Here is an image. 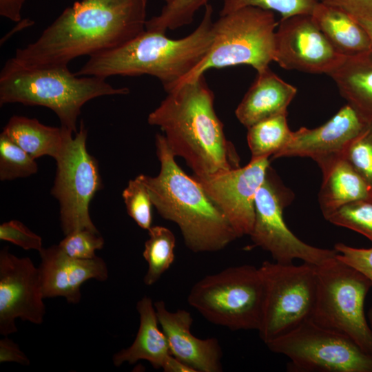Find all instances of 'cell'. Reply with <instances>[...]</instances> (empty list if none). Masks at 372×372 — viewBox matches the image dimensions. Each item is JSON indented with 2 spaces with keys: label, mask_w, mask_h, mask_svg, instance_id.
Here are the masks:
<instances>
[{
  "label": "cell",
  "mask_w": 372,
  "mask_h": 372,
  "mask_svg": "<svg viewBox=\"0 0 372 372\" xmlns=\"http://www.w3.org/2000/svg\"><path fill=\"white\" fill-rule=\"evenodd\" d=\"M269 158L207 177L192 176L222 212L237 238L249 236L255 218V198L264 181Z\"/></svg>",
  "instance_id": "14"
},
{
  "label": "cell",
  "mask_w": 372,
  "mask_h": 372,
  "mask_svg": "<svg viewBox=\"0 0 372 372\" xmlns=\"http://www.w3.org/2000/svg\"><path fill=\"white\" fill-rule=\"evenodd\" d=\"M278 24L273 12L254 6L220 15L214 22V41L207 54L176 87L212 68L238 65H250L257 72L267 68L274 59Z\"/></svg>",
  "instance_id": "6"
},
{
  "label": "cell",
  "mask_w": 372,
  "mask_h": 372,
  "mask_svg": "<svg viewBox=\"0 0 372 372\" xmlns=\"http://www.w3.org/2000/svg\"><path fill=\"white\" fill-rule=\"evenodd\" d=\"M157 318L168 342L170 353L196 372L223 371V351L216 338H198L192 334L193 318L185 309L169 311L163 300L154 302Z\"/></svg>",
  "instance_id": "18"
},
{
  "label": "cell",
  "mask_w": 372,
  "mask_h": 372,
  "mask_svg": "<svg viewBox=\"0 0 372 372\" xmlns=\"http://www.w3.org/2000/svg\"><path fill=\"white\" fill-rule=\"evenodd\" d=\"M0 239L13 243L25 250L39 252L43 248L42 238L17 220H11L0 225Z\"/></svg>",
  "instance_id": "34"
},
{
  "label": "cell",
  "mask_w": 372,
  "mask_h": 372,
  "mask_svg": "<svg viewBox=\"0 0 372 372\" xmlns=\"http://www.w3.org/2000/svg\"><path fill=\"white\" fill-rule=\"evenodd\" d=\"M147 122L160 127L174 156L183 158L194 175L207 177L240 167L204 75L168 92Z\"/></svg>",
  "instance_id": "2"
},
{
  "label": "cell",
  "mask_w": 372,
  "mask_h": 372,
  "mask_svg": "<svg viewBox=\"0 0 372 372\" xmlns=\"http://www.w3.org/2000/svg\"><path fill=\"white\" fill-rule=\"evenodd\" d=\"M265 289L260 327L267 344L310 320L317 293L316 266L265 261L259 267Z\"/></svg>",
  "instance_id": "9"
},
{
  "label": "cell",
  "mask_w": 372,
  "mask_h": 372,
  "mask_svg": "<svg viewBox=\"0 0 372 372\" xmlns=\"http://www.w3.org/2000/svg\"><path fill=\"white\" fill-rule=\"evenodd\" d=\"M344 57L330 43L312 14L293 15L278 22L273 61L282 68L329 75Z\"/></svg>",
  "instance_id": "13"
},
{
  "label": "cell",
  "mask_w": 372,
  "mask_h": 372,
  "mask_svg": "<svg viewBox=\"0 0 372 372\" xmlns=\"http://www.w3.org/2000/svg\"><path fill=\"white\" fill-rule=\"evenodd\" d=\"M334 249L338 258L360 271L372 282V247L356 248L339 242L335 245Z\"/></svg>",
  "instance_id": "35"
},
{
  "label": "cell",
  "mask_w": 372,
  "mask_h": 372,
  "mask_svg": "<svg viewBox=\"0 0 372 372\" xmlns=\"http://www.w3.org/2000/svg\"><path fill=\"white\" fill-rule=\"evenodd\" d=\"M311 14L322 32L342 56H350L372 50L366 31L348 14L318 3Z\"/></svg>",
  "instance_id": "23"
},
{
  "label": "cell",
  "mask_w": 372,
  "mask_h": 372,
  "mask_svg": "<svg viewBox=\"0 0 372 372\" xmlns=\"http://www.w3.org/2000/svg\"><path fill=\"white\" fill-rule=\"evenodd\" d=\"M148 233L149 238L145 242L143 253L148 265L143 281L146 285L151 286L174 262L176 238L170 229L163 226H152Z\"/></svg>",
  "instance_id": "26"
},
{
  "label": "cell",
  "mask_w": 372,
  "mask_h": 372,
  "mask_svg": "<svg viewBox=\"0 0 372 372\" xmlns=\"http://www.w3.org/2000/svg\"><path fill=\"white\" fill-rule=\"evenodd\" d=\"M329 76L347 104L372 122V50L345 56Z\"/></svg>",
  "instance_id": "22"
},
{
  "label": "cell",
  "mask_w": 372,
  "mask_h": 372,
  "mask_svg": "<svg viewBox=\"0 0 372 372\" xmlns=\"http://www.w3.org/2000/svg\"><path fill=\"white\" fill-rule=\"evenodd\" d=\"M147 0H81L67 7L11 59L30 68L68 66L116 48L145 30Z\"/></svg>",
  "instance_id": "1"
},
{
  "label": "cell",
  "mask_w": 372,
  "mask_h": 372,
  "mask_svg": "<svg viewBox=\"0 0 372 372\" xmlns=\"http://www.w3.org/2000/svg\"><path fill=\"white\" fill-rule=\"evenodd\" d=\"M38 165L22 148L3 133L0 134V180H12L36 174Z\"/></svg>",
  "instance_id": "28"
},
{
  "label": "cell",
  "mask_w": 372,
  "mask_h": 372,
  "mask_svg": "<svg viewBox=\"0 0 372 372\" xmlns=\"http://www.w3.org/2000/svg\"><path fill=\"white\" fill-rule=\"evenodd\" d=\"M287 113L262 120L247 128V141L251 160L269 158L281 150L289 141Z\"/></svg>",
  "instance_id": "25"
},
{
  "label": "cell",
  "mask_w": 372,
  "mask_h": 372,
  "mask_svg": "<svg viewBox=\"0 0 372 372\" xmlns=\"http://www.w3.org/2000/svg\"><path fill=\"white\" fill-rule=\"evenodd\" d=\"M343 158L372 188V122L349 143Z\"/></svg>",
  "instance_id": "32"
},
{
  "label": "cell",
  "mask_w": 372,
  "mask_h": 372,
  "mask_svg": "<svg viewBox=\"0 0 372 372\" xmlns=\"http://www.w3.org/2000/svg\"><path fill=\"white\" fill-rule=\"evenodd\" d=\"M209 0H173L163 7L160 13L147 19L145 30L165 33L192 23L196 12Z\"/></svg>",
  "instance_id": "27"
},
{
  "label": "cell",
  "mask_w": 372,
  "mask_h": 372,
  "mask_svg": "<svg viewBox=\"0 0 372 372\" xmlns=\"http://www.w3.org/2000/svg\"><path fill=\"white\" fill-rule=\"evenodd\" d=\"M164 372H196L195 369L170 354L165 361Z\"/></svg>",
  "instance_id": "39"
},
{
  "label": "cell",
  "mask_w": 372,
  "mask_h": 372,
  "mask_svg": "<svg viewBox=\"0 0 372 372\" xmlns=\"http://www.w3.org/2000/svg\"><path fill=\"white\" fill-rule=\"evenodd\" d=\"M58 246L68 256L79 259H91L101 249L104 239L99 231L79 229L65 235Z\"/></svg>",
  "instance_id": "33"
},
{
  "label": "cell",
  "mask_w": 372,
  "mask_h": 372,
  "mask_svg": "<svg viewBox=\"0 0 372 372\" xmlns=\"http://www.w3.org/2000/svg\"><path fill=\"white\" fill-rule=\"evenodd\" d=\"M2 133L34 159L49 156L55 160L63 149L68 134L72 132L61 126L45 125L36 118L14 115Z\"/></svg>",
  "instance_id": "24"
},
{
  "label": "cell",
  "mask_w": 372,
  "mask_h": 372,
  "mask_svg": "<svg viewBox=\"0 0 372 372\" xmlns=\"http://www.w3.org/2000/svg\"><path fill=\"white\" fill-rule=\"evenodd\" d=\"M264 295L259 267L242 265L207 275L196 282L187 302L212 324L232 331H258Z\"/></svg>",
  "instance_id": "7"
},
{
  "label": "cell",
  "mask_w": 372,
  "mask_h": 372,
  "mask_svg": "<svg viewBox=\"0 0 372 372\" xmlns=\"http://www.w3.org/2000/svg\"><path fill=\"white\" fill-rule=\"evenodd\" d=\"M127 87H115L106 79L78 76L68 66L30 68L11 58L0 73V105L21 103L39 105L52 110L61 126L73 134L82 107L89 101L111 95H125Z\"/></svg>",
  "instance_id": "5"
},
{
  "label": "cell",
  "mask_w": 372,
  "mask_h": 372,
  "mask_svg": "<svg viewBox=\"0 0 372 372\" xmlns=\"http://www.w3.org/2000/svg\"><path fill=\"white\" fill-rule=\"evenodd\" d=\"M122 197L128 215L141 228L148 231L152 226L153 204L144 184L137 177L130 180Z\"/></svg>",
  "instance_id": "31"
},
{
  "label": "cell",
  "mask_w": 372,
  "mask_h": 372,
  "mask_svg": "<svg viewBox=\"0 0 372 372\" xmlns=\"http://www.w3.org/2000/svg\"><path fill=\"white\" fill-rule=\"evenodd\" d=\"M297 93L269 67L257 72L256 77L237 106L235 114L247 128L266 118L283 113Z\"/></svg>",
  "instance_id": "19"
},
{
  "label": "cell",
  "mask_w": 372,
  "mask_h": 372,
  "mask_svg": "<svg viewBox=\"0 0 372 372\" xmlns=\"http://www.w3.org/2000/svg\"><path fill=\"white\" fill-rule=\"evenodd\" d=\"M213 16L214 8L207 3L198 27L178 39L145 30L116 48L90 56L75 74L105 79L150 75L157 78L168 93L209 51L214 41Z\"/></svg>",
  "instance_id": "3"
},
{
  "label": "cell",
  "mask_w": 372,
  "mask_h": 372,
  "mask_svg": "<svg viewBox=\"0 0 372 372\" xmlns=\"http://www.w3.org/2000/svg\"><path fill=\"white\" fill-rule=\"evenodd\" d=\"M69 133L55 159L56 176L52 195L59 203L64 235L79 229L99 231L90 215V204L103 183L97 160L87 151V130L81 121L79 130Z\"/></svg>",
  "instance_id": "11"
},
{
  "label": "cell",
  "mask_w": 372,
  "mask_h": 372,
  "mask_svg": "<svg viewBox=\"0 0 372 372\" xmlns=\"http://www.w3.org/2000/svg\"><path fill=\"white\" fill-rule=\"evenodd\" d=\"M39 267L44 298L63 297L77 304L81 298V287L86 281L100 282L108 278V269L103 258L79 259L65 254L57 245L43 248Z\"/></svg>",
  "instance_id": "17"
},
{
  "label": "cell",
  "mask_w": 372,
  "mask_h": 372,
  "mask_svg": "<svg viewBox=\"0 0 372 372\" xmlns=\"http://www.w3.org/2000/svg\"><path fill=\"white\" fill-rule=\"evenodd\" d=\"M367 122L350 105L346 104L322 125L292 131L286 145L272 156L308 157L320 169L343 158L349 143L363 130Z\"/></svg>",
  "instance_id": "16"
},
{
  "label": "cell",
  "mask_w": 372,
  "mask_h": 372,
  "mask_svg": "<svg viewBox=\"0 0 372 372\" xmlns=\"http://www.w3.org/2000/svg\"><path fill=\"white\" fill-rule=\"evenodd\" d=\"M27 0H0V15L14 22L21 21V10Z\"/></svg>",
  "instance_id": "38"
},
{
  "label": "cell",
  "mask_w": 372,
  "mask_h": 372,
  "mask_svg": "<svg viewBox=\"0 0 372 372\" xmlns=\"http://www.w3.org/2000/svg\"><path fill=\"white\" fill-rule=\"evenodd\" d=\"M266 344L289 359L290 371L372 372V354L348 336L311 320Z\"/></svg>",
  "instance_id": "10"
},
{
  "label": "cell",
  "mask_w": 372,
  "mask_h": 372,
  "mask_svg": "<svg viewBox=\"0 0 372 372\" xmlns=\"http://www.w3.org/2000/svg\"><path fill=\"white\" fill-rule=\"evenodd\" d=\"M39 267L28 257L19 258L5 247L0 251V333L17 331L16 319L35 324L45 313Z\"/></svg>",
  "instance_id": "15"
},
{
  "label": "cell",
  "mask_w": 372,
  "mask_h": 372,
  "mask_svg": "<svg viewBox=\"0 0 372 372\" xmlns=\"http://www.w3.org/2000/svg\"><path fill=\"white\" fill-rule=\"evenodd\" d=\"M318 2L340 10L354 19H372V0H318Z\"/></svg>",
  "instance_id": "36"
},
{
  "label": "cell",
  "mask_w": 372,
  "mask_h": 372,
  "mask_svg": "<svg viewBox=\"0 0 372 372\" xmlns=\"http://www.w3.org/2000/svg\"><path fill=\"white\" fill-rule=\"evenodd\" d=\"M269 166L255 198V218L249 236L254 244L269 252L275 262L291 264L295 259L318 266L337 251L311 246L302 241L287 226L283 209L293 199Z\"/></svg>",
  "instance_id": "12"
},
{
  "label": "cell",
  "mask_w": 372,
  "mask_h": 372,
  "mask_svg": "<svg viewBox=\"0 0 372 372\" xmlns=\"http://www.w3.org/2000/svg\"><path fill=\"white\" fill-rule=\"evenodd\" d=\"M158 174L136 177L148 190L159 215L178 227L193 252H214L237 238L230 225L199 183L177 164L163 134L155 137Z\"/></svg>",
  "instance_id": "4"
},
{
  "label": "cell",
  "mask_w": 372,
  "mask_h": 372,
  "mask_svg": "<svg viewBox=\"0 0 372 372\" xmlns=\"http://www.w3.org/2000/svg\"><path fill=\"white\" fill-rule=\"evenodd\" d=\"M321 171L322 183L318 201L325 219L345 205L372 196V188L343 158Z\"/></svg>",
  "instance_id": "21"
},
{
  "label": "cell",
  "mask_w": 372,
  "mask_h": 372,
  "mask_svg": "<svg viewBox=\"0 0 372 372\" xmlns=\"http://www.w3.org/2000/svg\"><path fill=\"white\" fill-rule=\"evenodd\" d=\"M139 314V327L133 343L113 355L116 366L124 362L133 364L140 360L148 361L155 369H162L171 354L167 340L158 327L154 303L148 296L141 298L136 304Z\"/></svg>",
  "instance_id": "20"
},
{
  "label": "cell",
  "mask_w": 372,
  "mask_h": 372,
  "mask_svg": "<svg viewBox=\"0 0 372 372\" xmlns=\"http://www.w3.org/2000/svg\"><path fill=\"white\" fill-rule=\"evenodd\" d=\"M326 220L358 232L372 242V196L342 206Z\"/></svg>",
  "instance_id": "29"
},
{
  "label": "cell",
  "mask_w": 372,
  "mask_h": 372,
  "mask_svg": "<svg viewBox=\"0 0 372 372\" xmlns=\"http://www.w3.org/2000/svg\"><path fill=\"white\" fill-rule=\"evenodd\" d=\"M163 1L165 3V4H166V3H171L173 0H163Z\"/></svg>",
  "instance_id": "42"
},
{
  "label": "cell",
  "mask_w": 372,
  "mask_h": 372,
  "mask_svg": "<svg viewBox=\"0 0 372 372\" xmlns=\"http://www.w3.org/2000/svg\"><path fill=\"white\" fill-rule=\"evenodd\" d=\"M318 0H223L220 15L247 6L276 12L281 18L300 14H311Z\"/></svg>",
  "instance_id": "30"
},
{
  "label": "cell",
  "mask_w": 372,
  "mask_h": 372,
  "mask_svg": "<svg viewBox=\"0 0 372 372\" xmlns=\"http://www.w3.org/2000/svg\"><path fill=\"white\" fill-rule=\"evenodd\" d=\"M366 317L369 326L372 330V307L369 309Z\"/></svg>",
  "instance_id": "41"
},
{
  "label": "cell",
  "mask_w": 372,
  "mask_h": 372,
  "mask_svg": "<svg viewBox=\"0 0 372 372\" xmlns=\"http://www.w3.org/2000/svg\"><path fill=\"white\" fill-rule=\"evenodd\" d=\"M366 31L372 44V19H355Z\"/></svg>",
  "instance_id": "40"
},
{
  "label": "cell",
  "mask_w": 372,
  "mask_h": 372,
  "mask_svg": "<svg viewBox=\"0 0 372 372\" xmlns=\"http://www.w3.org/2000/svg\"><path fill=\"white\" fill-rule=\"evenodd\" d=\"M14 362L29 365L30 360L12 340L5 336L0 340V362Z\"/></svg>",
  "instance_id": "37"
},
{
  "label": "cell",
  "mask_w": 372,
  "mask_h": 372,
  "mask_svg": "<svg viewBox=\"0 0 372 372\" xmlns=\"http://www.w3.org/2000/svg\"><path fill=\"white\" fill-rule=\"evenodd\" d=\"M316 299L310 320L348 336L372 354V330L364 313L372 282L337 254L316 266Z\"/></svg>",
  "instance_id": "8"
}]
</instances>
